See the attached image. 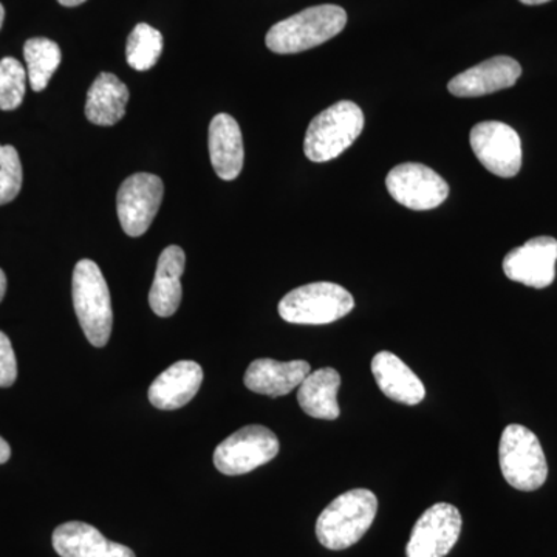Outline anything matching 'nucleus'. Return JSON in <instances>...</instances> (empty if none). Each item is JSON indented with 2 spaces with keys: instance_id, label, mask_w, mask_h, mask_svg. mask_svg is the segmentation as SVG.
<instances>
[{
  "instance_id": "f257e3e1",
  "label": "nucleus",
  "mask_w": 557,
  "mask_h": 557,
  "mask_svg": "<svg viewBox=\"0 0 557 557\" xmlns=\"http://www.w3.org/2000/svg\"><path fill=\"white\" fill-rule=\"evenodd\" d=\"M379 511V498L369 490H351L329 505L317 522L319 544L333 552L350 548L372 527Z\"/></svg>"
},
{
  "instance_id": "f03ea898",
  "label": "nucleus",
  "mask_w": 557,
  "mask_h": 557,
  "mask_svg": "<svg viewBox=\"0 0 557 557\" xmlns=\"http://www.w3.org/2000/svg\"><path fill=\"white\" fill-rule=\"evenodd\" d=\"M346 25L347 13L341 7H311L273 25L267 33L265 42L273 53H300L335 38Z\"/></svg>"
},
{
  "instance_id": "7ed1b4c3",
  "label": "nucleus",
  "mask_w": 557,
  "mask_h": 557,
  "mask_svg": "<svg viewBox=\"0 0 557 557\" xmlns=\"http://www.w3.org/2000/svg\"><path fill=\"white\" fill-rule=\"evenodd\" d=\"M72 296L81 329L94 347L109 343L113 327L112 300L100 267L83 259L73 270Z\"/></svg>"
},
{
  "instance_id": "20e7f679",
  "label": "nucleus",
  "mask_w": 557,
  "mask_h": 557,
  "mask_svg": "<svg viewBox=\"0 0 557 557\" xmlns=\"http://www.w3.org/2000/svg\"><path fill=\"white\" fill-rule=\"evenodd\" d=\"M364 129V113L351 101H339L311 121L304 139V152L313 163L338 159Z\"/></svg>"
},
{
  "instance_id": "39448f33",
  "label": "nucleus",
  "mask_w": 557,
  "mask_h": 557,
  "mask_svg": "<svg viewBox=\"0 0 557 557\" xmlns=\"http://www.w3.org/2000/svg\"><path fill=\"white\" fill-rule=\"evenodd\" d=\"M355 299L346 288L333 282L302 285L278 302V314L289 324L325 325L347 317Z\"/></svg>"
},
{
  "instance_id": "423d86ee",
  "label": "nucleus",
  "mask_w": 557,
  "mask_h": 557,
  "mask_svg": "<svg viewBox=\"0 0 557 557\" xmlns=\"http://www.w3.org/2000/svg\"><path fill=\"white\" fill-rule=\"evenodd\" d=\"M498 461L505 480L519 491H536L548 478L547 458L536 434L522 424H509L498 445Z\"/></svg>"
},
{
  "instance_id": "0eeeda50",
  "label": "nucleus",
  "mask_w": 557,
  "mask_h": 557,
  "mask_svg": "<svg viewBox=\"0 0 557 557\" xmlns=\"http://www.w3.org/2000/svg\"><path fill=\"white\" fill-rule=\"evenodd\" d=\"M281 445L269 428L252 424L231 434L214 450V465L222 474L242 475L270 463Z\"/></svg>"
},
{
  "instance_id": "6e6552de",
  "label": "nucleus",
  "mask_w": 557,
  "mask_h": 557,
  "mask_svg": "<svg viewBox=\"0 0 557 557\" xmlns=\"http://www.w3.org/2000/svg\"><path fill=\"white\" fill-rule=\"evenodd\" d=\"M472 152L491 174L516 177L522 168V141L518 132L500 121H482L469 134Z\"/></svg>"
},
{
  "instance_id": "1a4fd4ad",
  "label": "nucleus",
  "mask_w": 557,
  "mask_h": 557,
  "mask_svg": "<svg viewBox=\"0 0 557 557\" xmlns=\"http://www.w3.org/2000/svg\"><path fill=\"white\" fill-rule=\"evenodd\" d=\"M163 180L148 172L124 180L116 196L121 228L131 237H141L152 225L163 201Z\"/></svg>"
},
{
  "instance_id": "9d476101",
  "label": "nucleus",
  "mask_w": 557,
  "mask_h": 557,
  "mask_svg": "<svg viewBox=\"0 0 557 557\" xmlns=\"http://www.w3.org/2000/svg\"><path fill=\"white\" fill-rule=\"evenodd\" d=\"M386 186L392 199L413 211L438 208L449 196L446 180L421 163H403L388 172Z\"/></svg>"
},
{
  "instance_id": "9b49d317",
  "label": "nucleus",
  "mask_w": 557,
  "mask_h": 557,
  "mask_svg": "<svg viewBox=\"0 0 557 557\" xmlns=\"http://www.w3.org/2000/svg\"><path fill=\"white\" fill-rule=\"evenodd\" d=\"M460 531L461 515L454 505H432L412 528L406 555L408 557H446L457 544Z\"/></svg>"
},
{
  "instance_id": "f8f14e48",
  "label": "nucleus",
  "mask_w": 557,
  "mask_h": 557,
  "mask_svg": "<svg viewBox=\"0 0 557 557\" xmlns=\"http://www.w3.org/2000/svg\"><path fill=\"white\" fill-rule=\"evenodd\" d=\"M557 240L541 236L512 249L504 259L505 276L533 288H547L555 282Z\"/></svg>"
},
{
  "instance_id": "ddd939ff",
  "label": "nucleus",
  "mask_w": 557,
  "mask_h": 557,
  "mask_svg": "<svg viewBox=\"0 0 557 557\" xmlns=\"http://www.w3.org/2000/svg\"><path fill=\"white\" fill-rule=\"evenodd\" d=\"M520 75L522 67L518 61L509 57H496L458 73L449 81L448 89L458 98L485 97L515 86Z\"/></svg>"
},
{
  "instance_id": "4468645a",
  "label": "nucleus",
  "mask_w": 557,
  "mask_h": 557,
  "mask_svg": "<svg viewBox=\"0 0 557 557\" xmlns=\"http://www.w3.org/2000/svg\"><path fill=\"white\" fill-rule=\"evenodd\" d=\"M310 372L309 362L302 359L281 362L276 359L259 358L249 364L244 383L255 394L277 398L299 387Z\"/></svg>"
},
{
  "instance_id": "2eb2a0df",
  "label": "nucleus",
  "mask_w": 557,
  "mask_h": 557,
  "mask_svg": "<svg viewBox=\"0 0 557 557\" xmlns=\"http://www.w3.org/2000/svg\"><path fill=\"white\" fill-rule=\"evenodd\" d=\"M51 544L61 557H137L126 545L109 541L84 522L62 523L53 531Z\"/></svg>"
},
{
  "instance_id": "dca6fc26",
  "label": "nucleus",
  "mask_w": 557,
  "mask_h": 557,
  "mask_svg": "<svg viewBox=\"0 0 557 557\" xmlns=\"http://www.w3.org/2000/svg\"><path fill=\"white\" fill-rule=\"evenodd\" d=\"M203 383V369L196 361H178L149 387L150 405L161 410H175L188 405Z\"/></svg>"
},
{
  "instance_id": "f3484780",
  "label": "nucleus",
  "mask_w": 557,
  "mask_h": 557,
  "mask_svg": "<svg viewBox=\"0 0 557 557\" xmlns=\"http://www.w3.org/2000/svg\"><path fill=\"white\" fill-rule=\"evenodd\" d=\"M208 145L215 174L225 182L239 177L245 160L239 123L228 113L215 115L209 124Z\"/></svg>"
},
{
  "instance_id": "a211bd4d",
  "label": "nucleus",
  "mask_w": 557,
  "mask_h": 557,
  "mask_svg": "<svg viewBox=\"0 0 557 557\" xmlns=\"http://www.w3.org/2000/svg\"><path fill=\"white\" fill-rule=\"evenodd\" d=\"M185 251L177 245H171L161 252L149 292V306L157 317L170 318L177 313L182 302V276L185 273Z\"/></svg>"
},
{
  "instance_id": "6ab92c4d",
  "label": "nucleus",
  "mask_w": 557,
  "mask_h": 557,
  "mask_svg": "<svg viewBox=\"0 0 557 557\" xmlns=\"http://www.w3.org/2000/svg\"><path fill=\"white\" fill-rule=\"evenodd\" d=\"M372 373L380 391L401 405L417 406L426 397V388L409 366L391 351H380L372 359Z\"/></svg>"
},
{
  "instance_id": "aec40b11",
  "label": "nucleus",
  "mask_w": 557,
  "mask_h": 557,
  "mask_svg": "<svg viewBox=\"0 0 557 557\" xmlns=\"http://www.w3.org/2000/svg\"><path fill=\"white\" fill-rule=\"evenodd\" d=\"M129 89L113 73H101L91 84L86 101V116L97 126H115L126 115Z\"/></svg>"
},
{
  "instance_id": "412c9836",
  "label": "nucleus",
  "mask_w": 557,
  "mask_h": 557,
  "mask_svg": "<svg viewBox=\"0 0 557 557\" xmlns=\"http://www.w3.org/2000/svg\"><path fill=\"white\" fill-rule=\"evenodd\" d=\"M341 375L335 369L324 368L302 381L298 391V403L300 409L307 416L318 420H336L341 410L338 405V391Z\"/></svg>"
},
{
  "instance_id": "4be33fe9",
  "label": "nucleus",
  "mask_w": 557,
  "mask_h": 557,
  "mask_svg": "<svg viewBox=\"0 0 557 557\" xmlns=\"http://www.w3.org/2000/svg\"><path fill=\"white\" fill-rule=\"evenodd\" d=\"M27 75L32 89L42 91L49 86L51 76L60 67L62 53L60 46L47 38L28 39L24 46Z\"/></svg>"
},
{
  "instance_id": "5701e85b",
  "label": "nucleus",
  "mask_w": 557,
  "mask_h": 557,
  "mask_svg": "<svg viewBox=\"0 0 557 557\" xmlns=\"http://www.w3.org/2000/svg\"><path fill=\"white\" fill-rule=\"evenodd\" d=\"M163 53V35L149 24H138L126 44L127 64L137 72H148Z\"/></svg>"
},
{
  "instance_id": "b1692460",
  "label": "nucleus",
  "mask_w": 557,
  "mask_h": 557,
  "mask_svg": "<svg viewBox=\"0 0 557 557\" xmlns=\"http://www.w3.org/2000/svg\"><path fill=\"white\" fill-rule=\"evenodd\" d=\"M27 76L24 65L14 58L0 61V110L20 108L25 97Z\"/></svg>"
},
{
  "instance_id": "393cba45",
  "label": "nucleus",
  "mask_w": 557,
  "mask_h": 557,
  "mask_svg": "<svg viewBox=\"0 0 557 557\" xmlns=\"http://www.w3.org/2000/svg\"><path fill=\"white\" fill-rule=\"evenodd\" d=\"M22 188V164L20 153L13 146L0 145V207L20 196Z\"/></svg>"
},
{
  "instance_id": "a878e982",
  "label": "nucleus",
  "mask_w": 557,
  "mask_h": 557,
  "mask_svg": "<svg viewBox=\"0 0 557 557\" xmlns=\"http://www.w3.org/2000/svg\"><path fill=\"white\" fill-rule=\"evenodd\" d=\"M17 379V362L11 341L0 332V387L13 386Z\"/></svg>"
},
{
  "instance_id": "bb28decb",
  "label": "nucleus",
  "mask_w": 557,
  "mask_h": 557,
  "mask_svg": "<svg viewBox=\"0 0 557 557\" xmlns=\"http://www.w3.org/2000/svg\"><path fill=\"white\" fill-rule=\"evenodd\" d=\"M11 457V448L9 443L5 442L2 437H0V465L7 463Z\"/></svg>"
},
{
  "instance_id": "cd10ccee",
  "label": "nucleus",
  "mask_w": 557,
  "mask_h": 557,
  "mask_svg": "<svg viewBox=\"0 0 557 557\" xmlns=\"http://www.w3.org/2000/svg\"><path fill=\"white\" fill-rule=\"evenodd\" d=\"M7 293V276L5 273H3L2 270H0V302H2V299L5 298Z\"/></svg>"
},
{
  "instance_id": "c85d7f7f",
  "label": "nucleus",
  "mask_w": 557,
  "mask_h": 557,
  "mask_svg": "<svg viewBox=\"0 0 557 557\" xmlns=\"http://www.w3.org/2000/svg\"><path fill=\"white\" fill-rule=\"evenodd\" d=\"M58 2L64 7H78L81 3L86 2V0H58Z\"/></svg>"
},
{
  "instance_id": "c756f323",
  "label": "nucleus",
  "mask_w": 557,
  "mask_h": 557,
  "mask_svg": "<svg viewBox=\"0 0 557 557\" xmlns=\"http://www.w3.org/2000/svg\"><path fill=\"white\" fill-rule=\"evenodd\" d=\"M520 2L525 3V5H542V3H547L549 0H520Z\"/></svg>"
},
{
  "instance_id": "7c9ffc66",
  "label": "nucleus",
  "mask_w": 557,
  "mask_h": 557,
  "mask_svg": "<svg viewBox=\"0 0 557 557\" xmlns=\"http://www.w3.org/2000/svg\"><path fill=\"white\" fill-rule=\"evenodd\" d=\"M3 20H5V9H3L2 3H0V28H2Z\"/></svg>"
}]
</instances>
